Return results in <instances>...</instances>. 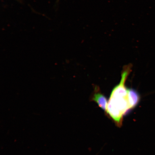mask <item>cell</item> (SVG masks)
Listing matches in <instances>:
<instances>
[{"mask_svg": "<svg viewBox=\"0 0 155 155\" xmlns=\"http://www.w3.org/2000/svg\"><path fill=\"white\" fill-rule=\"evenodd\" d=\"M130 110L128 94L111 92L106 112L119 127L122 124L124 115Z\"/></svg>", "mask_w": 155, "mask_h": 155, "instance_id": "obj_1", "label": "cell"}, {"mask_svg": "<svg viewBox=\"0 0 155 155\" xmlns=\"http://www.w3.org/2000/svg\"><path fill=\"white\" fill-rule=\"evenodd\" d=\"M140 98V96L137 91L132 89H128V99L131 109L137 105Z\"/></svg>", "mask_w": 155, "mask_h": 155, "instance_id": "obj_2", "label": "cell"}, {"mask_svg": "<svg viewBox=\"0 0 155 155\" xmlns=\"http://www.w3.org/2000/svg\"><path fill=\"white\" fill-rule=\"evenodd\" d=\"M92 100L97 104L99 106L106 111L108 102L105 96L101 93L96 91L92 97Z\"/></svg>", "mask_w": 155, "mask_h": 155, "instance_id": "obj_3", "label": "cell"}]
</instances>
